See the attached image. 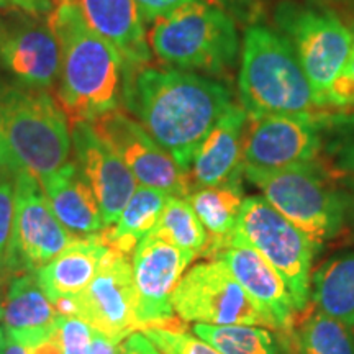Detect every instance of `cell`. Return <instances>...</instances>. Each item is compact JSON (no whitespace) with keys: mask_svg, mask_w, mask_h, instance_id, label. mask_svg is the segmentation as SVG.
I'll return each instance as SVG.
<instances>
[{"mask_svg":"<svg viewBox=\"0 0 354 354\" xmlns=\"http://www.w3.org/2000/svg\"><path fill=\"white\" fill-rule=\"evenodd\" d=\"M120 95L128 112L185 172L198 146L233 105L232 94L220 82L148 64L123 68Z\"/></svg>","mask_w":354,"mask_h":354,"instance_id":"6da1fadb","label":"cell"},{"mask_svg":"<svg viewBox=\"0 0 354 354\" xmlns=\"http://www.w3.org/2000/svg\"><path fill=\"white\" fill-rule=\"evenodd\" d=\"M59 44L57 100L71 122L92 123L118 107L123 59L84 19L76 0L55 7L48 19Z\"/></svg>","mask_w":354,"mask_h":354,"instance_id":"7a4b0ae2","label":"cell"},{"mask_svg":"<svg viewBox=\"0 0 354 354\" xmlns=\"http://www.w3.org/2000/svg\"><path fill=\"white\" fill-rule=\"evenodd\" d=\"M238 88L250 120L323 110L289 41L266 26L246 30Z\"/></svg>","mask_w":354,"mask_h":354,"instance_id":"3957f363","label":"cell"},{"mask_svg":"<svg viewBox=\"0 0 354 354\" xmlns=\"http://www.w3.org/2000/svg\"><path fill=\"white\" fill-rule=\"evenodd\" d=\"M3 133L17 172L38 180L69 162L73 138L69 118L43 88H2Z\"/></svg>","mask_w":354,"mask_h":354,"instance_id":"277c9868","label":"cell"},{"mask_svg":"<svg viewBox=\"0 0 354 354\" xmlns=\"http://www.w3.org/2000/svg\"><path fill=\"white\" fill-rule=\"evenodd\" d=\"M149 46L162 63L177 69L221 73L240 50L236 25L214 3L192 0L154 21Z\"/></svg>","mask_w":354,"mask_h":354,"instance_id":"5b68a950","label":"cell"},{"mask_svg":"<svg viewBox=\"0 0 354 354\" xmlns=\"http://www.w3.org/2000/svg\"><path fill=\"white\" fill-rule=\"evenodd\" d=\"M243 174L261 190L266 202L307 234L317 250L342 232L346 198L328 183L315 162Z\"/></svg>","mask_w":354,"mask_h":354,"instance_id":"8992f818","label":"cell"},{"mask_svg":"<svg viewBox=\"0 0 354 354\" xmlns=\"http://www.w3.org/2000/svg\"><path fill=\"white\" fill-rule=\"evenodd\" d=\"M250 246L276 269L286 282L297 312L307 307L312 289V261L317 248L263 197H245L233 232L223 248ZM221 248V250H223Z\"/></svg>","mask_w":354,"mask_h":354,"instance_id":"52a82bcc","label":"cell"},{"mask_svg":"<svg viewBox=\"0 0 354 354\" xmlns=\"http://www.w3.org/2000/svg\"><path fill=\"white\" fill-rule=\"evenodd\" d=\"M61 317L79 318L120 343L136 328H141L136 307L133 266L127 254L109 250L86 289L73 297L56 300Z\"/></svg>","mask_w":354,"mask_h":354,"instance_id":"ba28073f","label":"cell"},{"mask_svg":"<svg viewBox=\"0 0 354 354\" xmlns=\"http://www.w3.org/2000/svg\"><path fill=\"white\" fill-rule=\"evenodd\" d=\"M172 308L185 322L205 325H253L274 328L225 264H196L172 292Z\"/></svg>","mask_w":354,"mask_h":354,"instance_id":"9c48e42d","label":"cell"},{"mask_svg":"<svg viewBox=\"0 0 354 354\" xmlns=\"http://www.w3.org/2000/svg\"><path fill=\"white\" fill-rule=\"evenodd\" d=\"M279 24L297 56L323 110L330 87L343 73L353 44V32L333 13L286 7Z\"/></svg>","mask_w":354,"mask_h":354,"instance_id":"30bf717a","label":"cell"},{"mask_svg":"<svg viewBox=\"0 0 354 354\" xmlns=\"http://www.w3.org/2000/svg\"><path fill=\"white\" fill-rule=\"evenodd\" d=\"M57 220L41 184L28 171L15 174V215L3 263L15 272H35L76 240Z\"/></svg>","mask_w":354,"mask_h":354,"instance_id":"8fae6325","label":"cell"},{"mask_svg":"<svg viewBox=\"0 0 354 354\" xmlns=\"http://www.w3.org/2000/svg\"><path fill=\"white\" fill-rule=\"evenodd\" d=\"M99 138L122 159L136 183L187 198L192 194L189 172L176 165L138 120L115 109L92 122Z\"/></svg>","mask_w":354,"mask_h":354,"instance_id":"7c38bea8","label":"cell"},{"mask_svg":"<svg viewBox=\"0 0 354 354\" xmlns=\"http://www.w3.org/2000/svg\"><path fill=\"white\" fill-rule=\"evenodd\" d=\"M323 112L251 120L243 138V172H272L315 162L322 153Z\"/></svg>","mask_w":354,"mask_h":354,"instance_id":"4fadbf2b","label":"cell"},{"mask_svg":"<svg viewBox=\"0 0 354 354\" xmlns=\"http://www.w3.org/2000/svg\"><path fill=\"white\" fill-rule=\"evenodd\" d=\"M196 258L192 251L180 250L149 234L136 245L131 266L141 328H165L172 320V292Z\"/></svg>","mask_w":354,"mask_h":354,"instance_id":"5bb4252c","label":"cell"},{"mask_svg":"<svg viewBox=\"0 0 354 354\" xmlns=\"http://www.w3.org/2000/svg\"><path fill=\"white\" fill-rule=\"evenodd\" d=\"M0 64L24 87H51L59 76L61 51L50 25L24 10L0 17Z\"/></svg>","mask_w":354,"mask_h":354,"instance_id":"9a60e30c","label":"cell"},{"mask_svg":"<svg viewBox=\"0 0 354 354\" xmlns=\"http://www.w3.org/2000/svg\"><path fill=\"white\" fill-rule=\"evenodd\" d=\"M76 165L94 190L105 227L118 220L138 183L115 154L97 135L92 123L71 122Z\"/></svg>","mask_w":354,"mask_h":354,"instance_id":"2e32d148","label":"cell"},{"mask_svg":"<svg viewBox=\"0 0 354 354\" xmlns=\"http://www.w3.org/2000/svg\"><path fill=\"white\" fill-rule=\"evenodd\" d=\"M216 259L225 264L274 328H289L295 310L289 290L276 269L258 251L250 246L233 245L220 250Z\"/></svg>","mask_w":354,"mask_h":354,"instance_id":"e0dca14e","label":"cell"},{"mask_svg":"<svg viewBox=\"0 0 354 354\" xmlns=\"http://www.w3.org/2000/svg\"><path fill=\"white\" fill-rule=\"evenodd\" d=\"M248 120L250 117L241 105H232L221 115L194 154L189 169L192 187H214L240 179Z\"/></svg>","mask_w":354,"mask_h":354,"instance_id":"ac0fdd59","label":"cell"},{"mask_svg":"<svg viewBox=\"0 0 354 354\" xmlns=\"http://www.w3.org/2000/svg\"><path fill=\"white\" fill-rule=\"evenodd\" d=\"M76 3L88 26L118 51L123 68H138L151 61L136 0H76Z\"/></svg>","mask_w":354,"mask_h":354,"instance_id":"d6986e66","label":"cell"},{"mask_svg":"<svg viewBox=\"0 0 354 354\" xmlns=\"http://www.w3.org/2000/svg\"><path fill=\"white\" fill-rule=\"evenodd\" d=\"M39 184L57 220L77 238H88L107 228L94 190L74 161L44 177Z\"/></svg>","mask_w":354,"mask_h":354,"instance_id":"ffe728a7","label":"cell"},{"mask_svg":"<svg viewBox=\"0 0 354 354\" xmlns=\"http://www.w3.org/2000/svg\"><path fill=\"white\" fill-rule=\"evenodd\" d=\"M109 250L95 234L76 238L50 263L35 271V276L53 304L63 297H73L86 289Z\"/></svg>","mask_w":354,"mask_h":354,"instance_id":"44dd1931","label":"cell"},{"mask_svg":"<svg viewBox=\"0 0 354 354\" xmlns=\"http://www.w3.org/2000/svg\"><path fill=\"white\" fill-rule=\"evenodd\" d=\"M3 310V328L7 333H33L57 326L59 312L46 297L35 272H24L8 287Z\"/></svg>","mask_w":354,"mask_h":354,"instance_id":"7402d4cb","label":"cell"},{"mask_svg":"<svg viewBox=\"0 0 354 354\" xmlns=\"http://www.w3.org/2000/svg\"><path fill=\"white\" fill-rule=\"evenodd\" d=\"M169 197L162 190L138 185L118 220L95 236L110 250L120 251L128 256L154 228Z\"/></svg>","mask_w":354,"mask_h":354,"instance_id":"603a6c76","label":"cell"},{"mask_svg":"<svg viewBox=\"0 0 354 354\" xmlns=\"http://www.w3.org/2000/svg\"><path fill=\"white\" fill-rule=\"evenodd\" d=\"M187 201L207 234H210L203 254H216L223 248L230 233L233 232L238 215H240L241 203L245 201L240 179L214 185V187L192 190Z\"/></svg>","mask_w":354,"mask_h":354,"instance_id":"cb8c5ba5","label":"cell"},{"mask_svg":"<svg viewBox=\"0 0 354 354\" xmlns=\"http://www.w3.org/2000/svg\"><path fill=\"white\" fill-rule=\"evenodd\" d=\"M310 297L318 312L354 326V250L333 256L317 269Z\"/></svg>","mask_w":354,"mask_h":354,"instance_id":"d4e9b609","label":"cell"},{"mask_svg":"<svg viewBox=\"0 0 354 354\" xmlns=\"http://www.w3.org/2000/svg\"><path fill=\"white\" fill-rule=\"evenodd\" d=\"M148 234L161 238L180 250L192 251L197 256L203 254L209 243V234L187 198L172 196L167 198L161 216Z\"/></svg>","mask_w":354,"mask_h":354,"instance_id":"484cf974","label":"cell"},{"mask_svg":"<svg viewBox=\"0 0 354 354\" xmlns=\"http://www.w3.org/2000/svg\"><path fill=\"white\" fill-rule=\"evenodd\" d=\"M192 330L221 354H279L276 338L264 326L196 323Z\"/></svg>","mask_w":354,"mask_h":354,"instance_id":"4316f807","label":"cell"},{"mask_svg":"<svg viewBox=\"0 0 354 354\" xmlns=\"http://www.w3.org/2000/svg\"><path fill=\"white\" fill-rule=\"evenodd\" d=\"M295 354H354V331L346 323L317 312L294 336Z\"/></svg>","mask_w":354,"mask_h":354,"instance_id":"83f0119b","label":"cell"},{"mask_svg":"<svg viewBox=\"0 0 354 354\" xmlns=\"http://www.w3.org/2000/svg\"><path fill=\"white\" fill-rule=\"evenodd\" d=\"M322 153L335 171L354 174V105L323 112Z\"/></svg>","mask_w":354,"mask_h":354,"instance_id":"f1b7e54d","label":"cell"},{"mask_svg":"<svg viewBox=\"0 0 354 354\" xmlns=\"http://www.w3.org/2000/svg\"><path fill=\"white\" fill-rule=\"evenodd\" d=\"M57 330L64 354H115L120 344L79 318L61 317Z\"/></svg>","mask_w":354,"mask_h":354,"instance_id":"f546056e","label":"cell"},{"mask_svg":"<svg viewBox=\"0 0 354 354\" xmlns=\"http://www.w3.org/2000/svg\"><path fill=\"white\" fill-rule=\"evenodd\" d=\"M145 335L165 354H221L197 336L166 328H145Z\"/></svg>","mask_w":354,"mask_h":354,"instance_id":"4dcf8cb0","label":"cell"},{"mask_svg":"<svg viewBox=\"0 0 354 354\" xmlns=\"http://www.w3.org/2000/svg\"><path fill=\"white\" fill-rule=\"evenodd\" d=\"M15 215V172L0 171V261L10 241Z\"/></svg>","mask_w":354,"mask_h":354,"instance_id":"1f68e13d","label":"cell"},{"mask_svg":"<svg viewBox=\"0 0 354 354\" xmlns=\"http://www.w3.org/2000/svg\"><path fill=\"white\" fill-rule=\"evenodd\" d=\"M351 105H354V33L346 66H344L343 73L333 82V86L330 87L328 94L325 97L326 109H344L351 107Z\"/></svg>","mask_w":354,"mask_h":354,"instance_id":"d6a6232c","label":"cell"},{"mask_svg":"<svg viewBox=\"0 0 354 354\" xmlns=\"http://www.w3.org/2000/svg\"><path fill=\"white\" fill-rule=\"evenodd\" d=\"M7 335H10L15 339H19V342L24 343L25 346L28 348L30 354H64L57 326L50 330L33 331V333H20V335L7 333Z\"/></svg>","mask_w":354,"mask_h":354,"instance_id":"836d02e7","label":"cell"},{"mask_svg":"<svg viewBox=\"0 0 354 354\" xmlns=\"http://www.w3.org/2000/svg\"><path fill=\"white\" fill-rule=\"evenodd\" d=\"M189 2H192V0H136L141 15L149 21H156Z\"/></svg>","mask_w":354,"mask_h":354,"instance_id":"e575fe53","label":"cell"},{"mask_svg":"<svg viewBox=\"0 0 354 354\" xmlns=\"http://www.w3.org/2000/svg\"><path fill=\"white\" fill-rule=\"evenodd\" d=\"M115 354H161L145 333H131L120 342Z\"/></svg>","mask_w":354,"mask_h":354,"instance_id":"d590c367","label":"cell"},{"mask_svg":"<svg viewBox=\"0 0 354 354\" xmlns=\"http://www.w3.org/2000/svg\"><path fill=\"white\" fill-rule=\"evenodd\" d=\"M0 171H10L15 172L17 169L13 166L10 151L6 141V133H3V112H2V88H0Z\"/></svg>","mask_w":354,"mask_h":354,"instance_id":"8d00e7d4","label":"cell"},{"mask_svg":"<svg viewBox=\"0 0 354 354\" xmlns=\"http://www.w3.org/2000/svg\"><path fill=\"white\" fill-rule=\"evenodd\" d=\"M0 7L2 8H19L32 15H39V13H51L46 7L37 2V0H0Z\"/></svg>","mask_w":354,"mask_h":354,"instance_id":"74e56055","label":"cell"},{"mask_svg":"<svg viewBox=\"0 0 354 354\" xmlns=\"http://www.w3.org/2000/svg\"><path fill=\"white\" fill-rule=\"evenodd\" d=\"M3 354H30L28 348L24 343L15 339L13 336L6 333V344H3Z\"/></svg>","mask_w":354,"mask_h":354,"instance_id":"f35d334b","label":"cell"},{"mask_svg":"<svg viewBox=\"0 0 354 354\" xmlns=\"http://www.w3.org/2000/svg\"><path fill=\"white\" fill-rule=\"evenodd\" d=\"M37 2H39L41 6L46 7L48 10L53 12V10H55V7L61 6V3H64V2H71V0H37Z\"/></svg>","mask_w":354,"mask_h":354,"instance_id":"ab89813d","label":"cell"},{"mask_svg":"<svg viewBox=\"0 0 354 354\" xmlns=\"http://www.w3.org/2000/svg\"><path fill=\"white\" fill-rule=\"evenodd\" d=\"M3 344H6V330L0 326V354H3Z\"/></svg>","mask_w":354,"mask_h":354,"instance_id":"60d3db41","label":"cell"},{"mask_svg":"<svg viewBox=\"0 0 354 354\" xmlns=\"http://www.w3.org/2000/svg\"><path fill=\"white\" fill-rule=\"evenodd\" d=\"M2 315H3V310H2V305H0V320H2Z\"/></svg>","mask_w":354,"mask_h":354,"instance_id":"b9f144b4","label":"cell"}]
</instances>
